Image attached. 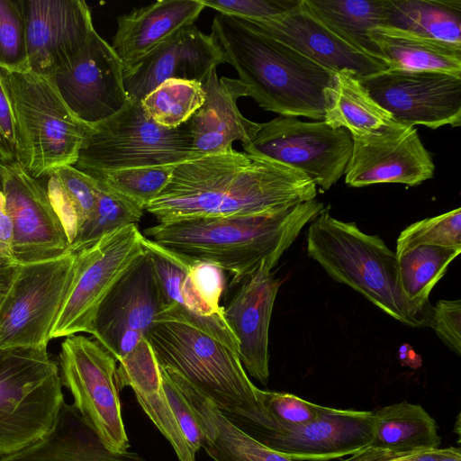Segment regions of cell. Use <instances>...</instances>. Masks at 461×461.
<instances>
[{"label": "cell", "mask_w": 461, "mask_h": 461, "mask_svg": "<svg viewBox=\"0 0 461 461\" xmlns=\"http://www.w3.org/2000/svg\"><path fill=\"white\" fill-rule=\"evenodd\" d=\"M226 63L211 34L195 24L182 29L151 53L123 68V85L128 98L141 101L168 79L205 82L212 69Z\"/></svg>", "instance_id": "ffe728a7"}, {"label": "cell", "mask_w": 461, "mask_h": 461, "mask_svg": "<svg viewBox=\"0 0 461 461\" xmlns=\"http://www.w3.org/2000/svg\"><path fill=\"white\" fill-rule=\"evenodd\" d=\"M148 341L159 365L198 388L233 424L259 440L280 430L249 378L238 353L202 330L177 321H156Z\"/></svg>", "instance_id": "277c9868"}, {"label": "cell", "mask_w": 461, "mask_h": 461, "mask_svg": "<svg viewBox=\"0 0 461 461\" xmlns=\"http://www.w3.org/2000/svg\"><path fill=\"white\" fill-rule=\"evenodd\" d=\"M324 208L316 198L267 215L196 218L158 223L143 234L188 259L206 262L240 282L272 270L303 228Z\"/></svg>", "instance_id": "7a4b0ae2"}, {"label": "cell", "mask_w": 461, "mask_h": 461, "mask_svg": "<svg viewBox=\"0 0 461 461\" xmlns=\"http://www.w3.org/2000/svg\"><path fill=\"white\" fill-rule=\"evenodd\" d=\"M260 398L280 429L285 426H300L315 420L324 407L288 393L261 390Z\"/></svg>", "instance_id": "60d3db41"}, {"label": "cell", "mask_w": 461, "mask_h": 461, "mask_svg": "<svg viewBox=\"0 0 461 461\" xmlns=\"http://www.w3.org/2000/svg\"><path fill=\"white\" fill-rule=\"evenodd\" d=\"M47 346L0 348V457L45 437L64 402Z\"/></svg>", "instance_id": "52a82bcc"}, {"label": "cell", "mask_w": 461, "mask_h": 461, "mask_svg": "<svg viewBox=\"0 0 461 461\" xmlns=\"http://www.w3.org/2000/svg\"><path fill=\"white\" fill-rule=\"evenodd\" d=\"M461 248L420 245L396 255L398 282L410 301L431 305L429 295L442 278Z\"/></svg>", "instance_id": "836d02e7"}, {"label": "cell", "mask_w": 461, "mask_h": 461, "mask_svg": "<svg viewBox=\"0 0 461 461\" xmlns=\"http://www.w3.org/2000/svg\"><path fill=\"white\" fill-rule=\"evenodd\" d=\"M323 110L328 125L346 129L351 135L375 132L395 122L348 70L334 73L332 83L324 90Z\"/></svg>", "instance_id": "f546056e"}, {"label": "cell", "mask_w": 461, "mask_h": 461, "mask_svg": "<svg viewBox=\"0 0 461 461\" xmlns=\"http://www.w3.org/2000/svg\"><path fill=\"white\" fill-rule=\"evenodd\" d=\"M161 310L156 274L144 249L101 303L91 335L118 362L148 339Z\"/></svg>", "instance_id": "9a60e30c"}, {"label": "cell", "mask_w": 461, "mask_h": 461, "mask_svg": "<svg viewBox=\"0 0 461 461\" xmlns=\"http://www.w3.org/2000/svg\"><path fill=\"white\" fill-rule=\"evenodd\" d=\"M222 314L238 340V356L247 374L263 385L269 379L268 331L275 300L281 285L262 266L244 279Z\"/></svg>", "instance_id": "7402d4cb"}, {"label": "cell", "mask_w": 461, "mask_h": 461, "mask_svg": "<svg viewBox=\"0 0 461 461\" xmlns=\"http://www.w3.org/2000/svg\"><path fill=\"white\" fill-rule=\"evenodd\" d=\"M211 28V36L225 62L238 72L247 96L281 116L323 121L324 90L334 72L248 21L219 14Z\"/></svg>", "instance_id": "3957f363"}, {"label": "cell", "mask_w": 461, "mask_h": 461, "mask_svg": "<svg viewBox=\"0 0 461 461\" xmlns=\"http://www.w3.org/2000/svg\"><path fill=\"white\" fill-rule=\"evenodd\" d=\"M242 147L247 154L304 173L326 191L344 175L353 141L348 131L334 129L324 121L280 115L259 123L257 133Z\"/></svg>", "instance_id": "8fae6325"}, {"label": "cell", "mask_w": 461, "mask_h": 461, "mask_svg": "<svg viewBox=\"0 0 461 461\" xmlns=\"http://www.w3.org/2000/svg\"><path fill=\"white\" fill-rule=\"evenodd\" d=\"M340 461H461L460 447L393 452L367 446Z\"/></svg>", "instance_id": "f6af8a7d"}, {"label": "cell", "mask_w": 461, "mask_h": 461, "mask_svg": "<svg viewBox=\"0 0 461 461\" xmlns=\"http://www.w3.org/2000/svg\"><path fill=\"white\" fill-rule=\"evenodd\" d=\"M0 68H28L25 23L17 0H0Z\"/></svg>", "instance_id": "f35d334b"}, {"label": "cell", "mask_w": 461, "mask_h": 461, "mask_svg": "<svg viewBox=\"0 0 461 461\" xmlns=\"http://www.w3.org/2000/svg\"><path fill=\"white\" fill-rule=\"evenodd\" d=\"M384 25L461 47V0H386Z\"/></svg>", "instance_id": "d6a6232c"}, {"label": "cell", "mask_w": 461, "mask_h": 461, "mask_svg": "<svg viewBox=\"0 0 461 461\" xmlns=\"http://www.w3.org/2000/svg\"><path fill=\"white\" fill-rule=\"evenodd\" d=\"M0 461H144L138 454L109 450L75 406L63 402L52 429Z\"/></svg>", "instance_id": "83f0119b"}, {"label": "cell", "mask_w": 461, "mask_h": 461, "mask_svg": "<svg viewBox=\"0 0 461 461\" xmlns=\"http://www.w3.org/2000/svg\"><path fill=\"white\" fill-rule=\"evenodd\" d=\"M164 367L190 404L202 434L201 448L213 461H293L237 427L181 374Z\"/></svg>", "instance_id": "484cf974"}, {"label": "cell", "mask_w": 461, "mask_h": 461, "mask_svg": "<svg viewBox=\"0 0 461 461\" xmlns=\"http://www.w3.org/2000/svg\"><path fill=\"white\" fill-rule=\"evenodd\" d=\"M406 345L402 346L400 349V359L404 366H411L413 368H417L420 366V358L417 354L413 351L411 348Z\"/></svg>", "instance_id": "681fc988"}, {"label": "cell", "mask_w": 461, "mask_h": 461, "mask_svg": "<svg viewBox=\"0 0 461 461\" xmlns=\"http://www.w3.org/2000/svg\"><path fill=\"white\" fill-rule=\"evenodd\" d=\"M345 183L363 187L381 183L416 186L434 176L433 159L413 126L393 122L375 132L351 135Z\"/></svg>", "instance_id": "2e32d148"}, {"label": "cell", "mask_w": 461, "mask_h": 461, "mask_svg": "<svg viewBox=\"0 0 461 461\" xmlns=\"http://www.w3.org/2000/svg\"><path fill=\"white\" fill-rule=\"evenodd\" d=\"M316 196L317 186L304 173L232 149L177 164L167 186L145 210L158 223L267 215Z\"/></svg>", "instance_id": "6da1fadb"}, {"label": "cell", "mask_w": 461, "mask_h": 461, "mask_svg": "<svg viewBox=\"0 0 461 461\" xmlns=\"http://www.w3.org/2000/svg\"><path fill=\"white\" fill-rule=\"evenodd\" d=\"M122 73V60L95 30L76 59L50 77L72 113L93 126L126 105Z\"/></svg>", "instance_id": "e0dca14e"}, {"label": "cell", "mask_w": 461, "mask_h": 461, "mask_svg": "<svg viewBox=\"0 0 461 461\" xmlns=\"http://www.w3.org/2000/svg\"><path fill=\"white\" fill-rule=\"evenodd\" d=\"M298 0H202L221 14L249 22L263 21L293 7Z\"/></svg>", "instance_id": "b9f144b4"}, {"label": "cell", "mask_w": 461, "mask_h": 461, "mask_svg": "<svg viewBox=\"0 0 461 461\" xmlns=\"http://www.w3.org/2000/svg\"><path fill=\"white\" fill-rule=\"evenodd\" d=\"M176 166H149L118 169L93 177L145 210L168 184Z\"/></svg>", "instance_id": "8d00e7d4"}, {"label": "cell", "mask_w": 461, "mask_h": 461, "mask_svg": "<svg viewBox=\"0 0 461 461\" xmlns=\"http://www.w3.org/2000/svg\"><path fill=\"white\" fill-rule=\"evenodd\" d=\"M5 210V209H4ZM1 245V244H0Z\"/></svg>", "instance_id": "f907efd6"}, {"label": "cell", "mask_w": 461, "mask_h": 461, "mask_svg": "<svg viewBox=\"0 0 461 461\" xmlns=\"http://www.w3.org/2000/svg\"><path fill=\"white\" fill-rule=\"evenodd\" d=\"M306 243L308 256L333 280L405 325L429 326L433 306L406 298L398 282L396 254L380 237L363 232L355 222L334 218L323 208L310 221Z\"/></svg>", "instance_id": "5b68a950"}, {"label": "cell", "mask_w": 461, "mask_h": 461, "mask_svg": "<svg viewBox=\"0 0 461 461\" xmlns=\"http://www.w3.org/2000/svg\"><path fill=\"white\" fill-rule=\"evenodd\" d=\"M51 172L57 176L74 208L77 232L95 209L97 198L96 181L93 176L71 165L60 167Z\"/></svg>", "instance_id": "ab89813d"}, {"label": "cell", "mask_w": 461, "mask_h": 461, "mask_svg": "<svg viewBox=\"0 0 461 461\" xmlns=\"http://www.w3.org/2000/svg\"><path fill=\"white\" fill-rule=\"evenodd\" d=\"M393 121L432 130L461 124V76L431 70L386 68L359 78Z\"/></svg>", "instance_id": "5bb4252c"}, {"label": "cell", "mask_w": 461, "mask_h": 461, "mask_svg": "<svg viewBox=\"0 0 461 461\" xmlns=\"http://www.w3.org/2000/svg\"><path fill=\"white\" fill-rule=\"evenodd\" d=\"M144 249L156 274L162 310L157 321H177L194 326L238 353V340L222 312L210 307L189 275L193 260L181 257L144 236Z\"/></svg>", "instance_id": "603a6c76"}, {"label": "cell", "mask_w": 461, "mask_h": 461, "mask_svg": "<svg viewBox=\"0 0 461 461\" xmlns=\"http://www.w3.org/2000/svg\"><path fill=\"white\" fill-rule=\"evenodd\" d=\"M374 431L373 411L324 406L315 420L282 427L258 441L293 461H329L369 446Z\"/></svg>", "instance_id": "d6986e66"}, {"label": "cell", "mask_w": 461, "mask_h": 461, "mask_svg": "<svg viewBox=\"0 0 461 461\" xmlns=\"http://www.w3.org/2000/svg\"><path fill=\"white\" fill-rule=\"evenodd\" d=\"M373 412L375 431L370 447L393 452L439 447L437 423L420 405L403 401Z\"/></svg>", "instance_id": "4dcf8cb0"}, {"label": "cell", "mask_w": 461, "mask_h": 461, "mask_svg": "<svg viewBox=\"0 0 461 461\" xmlns=\"http://www.w3.org/2000/svg\"><path fill=\"white\" fill-rule=\"evenodd\" d=\"M328 29L353 48L381 59L368 32L385 24L386 0H304ZM383 61V60H382Z\"/></svg>", "instance_id": "1f68e13d"}, {"label": "cell", "mask_w": 461, "mask_h": 461, "mask_svg": "<svg viewBox=\"0 0 461 461\" xmlns=\"http://www.w3.org/2000/svg\"><path fill=\"white\" fill-rule=\"evenodd\" d=\"M387 68L431 70L461 76V47L388 25L368 32Z\"/></svg>", "instance_id": "f1b7e54d"}, {"label": "cell", "mask_w": 461, "mask_h": 461, "mask_svg": "<svg viewBox=\"0 0 461 461\" xmlns=\"http://www.w3.org/2000/svg\"><path fill=\"white\" fill-rule=\"evenodd\" d=\"M117 363L120 390L130 386L148 417L167 439L179 461H196L167 399L158 363L147 338Z\"/></svg>", "instance_id": "4316f807"}, {"label": "cell", "mask_w": 461, "mask_h": 461, "mask_svg": "<svg viewBox=\"0 0 461 461\" xmlns=\"http://www.w3.org/2000/svg\"><path fill=\"white\" fill-rule=\"evenodd\" d=\"M15 128V161L32 177L74 166L91 127L79 120L60 96L52 78L29 68H0Z\"/></svg>", "instance_id": "8992f818"}, {"label": "cell", "mask_w": 461, "mask_h": 461, "mask_svg": "<svg viewBox=\"0 0 461 461\" xmlns=\"http://www.w3.org/2000/svg\"><path fill=\"white\" fill-rule=\"evenodd\" d=\"M59 365L61 382L71 392L80 415L109 450L128 451L116 359L95 339L75 334L62 342Z\"/></svg>", "instance_id": "9c48e42d"}, {"label": "cell", "mask_w": 461, "mask_h": 461, "mask_svg": "<svg viewBox=\"0 0 461 461\" xmlns=\"http://www.w3.org/2000/svg\"><path fill=\"white\" fill-rule=\"evenodd\" d=\"M95 179L97 187L95 206L70 243L71 253L82 250L118 229L137 224L143 215V208L109 187L104 181Z\"/></svg>", "instance_id": "e575fe53"}, {"label": "cell", "mask_w": 461, "mask_h": 461, "mask_svg": "<svg viewBox=\"0 0 461 461\" xmlns=\"http://www.w3.org/2000/svg\"><path fill=\"white\" fill-rule=\"evenodd\" d=\"M26 33L27 66L52 77L81 52L95 31L81 0H17Z\"/></svg>", "instance_id": "ac0fdd59"}, {"label": "cell", "mask_w": 461, "mask_h": 461, "mask_svg": "<svg viewBox=\"0 0 461 461\" xmlns=\"http://www.w3.org/2000/svg\"><path fill=\"white\" fill-rule=\"evenodd\" d=\"M189 275L207 304L222 312L219 301L224 288L223 270L210 263L193 260Z\"/></svg>", "instance_id": "bcb514c9"}, {"label": "cell", "mask_w": 461, "mask_h": 461, "mask_svg": "<svg viewBox=\"0 0 461 461\" xmlns=\"http://www.w3.org/2000/svg\"><path fill=\"white\" fill-rule=\"evenodd\" d=\"M202 86L204 102L187 122L194 153L203 157L229 152L235 140L247 144L259 123L245 118L238 109V98L247 96L244 86L239 79L219 77L213 68Z\"/></svg>", "instance_id": "cb8c5ba5"}, {"label": "cell", "mask_w": 461, "mask_h": 461, "mask_svg": "<svg viewBox=\"0 0 461 461\" xmlns=\"http://www.w3.org/2000/svg\"><path fill=\"white\" fill-rule=\"evenodd\" d=\"M75 254L20 265L0 305V348L47 346L73 281Z\"/></svg>", "instance_id": "30bf717a"}, {"label": "cell", "mask_w": 461, "mask_h": 461, "mask_svg": "<svg viewBox=\"0 0 461 461\" xmlns=\"http://www.w3.org/2000/svg\"><path fill=\"white\" fill-rule=\"evenodd\" d=\"M202 0H159L117 18L112 48L130 67L192 25L204 9Z\"/></svg>", "instance_id": "d4e9b609"}, {"label": "cell", "mask_w": 461, "mask_h": 461, "mask_svg": "<svg viewBox=\"0 0 461 461\" xmlns=\"http://www.w3.org/2000/svg\"><path fill=\"white\" fill-rule=\"evenodd\" d=\"M204 98L200 83L172 78L161 83L140 102L146 114L156 123L176 129L189 121Z\"/></svg>", "instance_id": "d590c367"}, {"label": "cell", "mask_w": 461, "mask_h": 461, "mask_svg": "<svg viewBox=\"0 0 461 461\" xmlns=\"http://www.w3.org/2000/svg\"><path fill=\"white\" fill-rule=\"evenodd\" d=\"M420 245L461 248V209L409 225L397 239L395 254Z\"/></svg>", "instance_id": "74e56055"}, {"label": "cell", "mask_w": 461, "mask_h": 461, "mask_svg": "<svg viewBox=\"0 0 461 461\" xmlns=\"http://www.w3.org/2000/svg\"><path fill=\"white\" fill-rule=\"evenodd\" d=\"M200 158L193 149L188 122L164 128L145 113L140 101L126 105L86 133L74 165L91 176L118 169L176 166Z\"/></svg>", "instance_id": "ba28073f"}, {"label": "cell", "mask_w": 461, "mask_h": 461, "mask_svg": "<svg viewBox=\"0 0 461 461\" xmlns=\"http://www.w3.org/2000/svg\"><path fill=\"white\" fill-rule=\"evenodd\" d=\"M249 23L334 73L348 70L363 78L387 68L382 60L362 53L333 33L312 14L304 0L270 19Z\"/></svg>", "instance_id": "44dd1931"}, {"label": "cell", "mask_w": 461, "mask_h": 461, "mask_svg": "<svg viewBox=\"0 0 461 461\" xmlns=\"http://www.w3.org/2000/svg\"><path fill=\"white\" fill-rule=\"evenodd\" d=\"M138 224L118 229L75 254L72 285L51 339L92 334L97 311L112 288L144 253Z\"/></svg>", "instance_id": "7c38bea8"}, {"label": "cell", "mask_w": 461, "mask_h": 461, "mask_svg": "<svg viewBox=\"0 0 461 461\" xmlns=\"http://www.w3.org/2000/svg\"><path fill=\"white\" fill-rule=\"evenodd\" d=\"M0 188L12 222L10 254L19 265L71 253L65 226L41 182L15 160L0 161Z\"/></svg>", "instance_id": "4fadbf2b"}, {"label": "cell", "mask_w": 461, "mask_h": 461, "mask_svg": "<svg viewBox=\"0 0 461 461\" xmlns=\"http://www.w3.org/2000/svg\"><path fill=\"white\" fill-rule=\"evenodd\" d=\"M15 160V128L11 102L0 75V161Z\"/></svg>", "instance_id": "7dc6e473"}, {"label": "cell", "mask_w": 461, "mask_h": 461, "mask_svg": "<svg viewBox=\"0 0 461 461\" xmlns=\"http://www.w3.org/2000/svg\"><path fill=\"white\" fill-rule=\"evenodd\" d=\"M158 366L163 388L170 408L189 447L196 455L201 449L202 434L194 413L187 400L167 375L165 367L159 364Z\"/></svg>", "instance_id": "7bdbcfd3"}, {"label": "cell", "mask_w": 461, "mask_h": 461, "mask_svg": "<svg viewBox=\"0 0 461 461\" xmlns=\"http://www.w3.org/2000/svg\"><path fill=\"white\" fill-rule=\"evenodd\" d=\"M429 326L458 356L461 355V300H439L432 307Z\"/></svg>", "instance_id": "ee69618b"}, {"label": "cell", "mask_w": 461, "mask_h": 461, "mask_svg": "<svg viewBox=\"0 0 461 461\" xmlns=\"http://www.w3.org/2000/svg\"><path fill=\"white\" fill-rule=\"evenodd\" d=\"M19 267L10 251L0 245V305L18 273Z\"/></svg>", "instance_id": "c3c4849f"}]
</instances>
